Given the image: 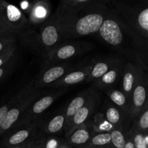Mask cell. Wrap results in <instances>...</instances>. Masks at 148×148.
I'll use <instances>...</instances> for the list:
<instances>
[{"instance_id":"23","label":"cell","mask_w":148,"mask_h":148,"mask_svg":"<svg viewBox=\"0 0 148 148\" xmlns=\"http://www.w3.org/2000/svg\"><path fill=\"white\" fill-rule=\"evenodd\" d=\"M91 124L94 132L110 133L115 127L106 119L101 111L95 112L93 114L91 119Z\"/></svg>"},{"instance_id":"20","label":"cell","mask_w":148,"mask_h":148,"mask_svg":"<svg viewBox=\"0 0 148 148\" xmlns=\"http://www.w3.org/2000/svg\"><path fill=\"white\" fill-rule=\"evenodd\" d=\"M101 112L105 116L106 119L115 127H127V122H130V119L125 112L117 107L112 103L106 102L103 106Z\"/></svg>"},{"instance_id":"5","label":"cell","mask_w":148,"mask_h":148,"mask_svg":"<svg viewBox=\"0 0 148 148\" xmlns=\"http://www.w3.org/2000/svg\"><path fill=\"white\" fill-rule=\"evenodd\" d=\"M119 17L120 16L111 8L98 31V34L106 43L115 47L122 46L125 40L124 33L130 27L126 23H120Z\"/></svg>"},{"instance_id":"2","label":"cell","mask_w":148,"mask_h":148,"mask_svg":"<svg viewBox=\"0 0 148 148\" xmlns=\"http://www.w3.org/2000/svg\"><path fill=\"white\" fill-rule=\"evenodd\" d=\"M111 8L136 33L148 39V0H109Z\"/></svg>"},{"instance_id":"1","label":"cell","mask_w":148,"mask_h":148,"mask_svg":"<svg viewBox=\"0 0 148 148\" xmlns=\"http://www.w3.org/2000/svg\"><path fill=\"white\" fill-rule=\"evenodd\" d=\"M111 8L110 4L72 5L60 2L54 14L63 40L97 34Z\"/></svg>"},{"instance_id":"19","label":"cell","mask_w":148,"mask_h":148,"mask_svg":"<svg viewBox=\"0 0 148 148\" xmlns=\"http://www.w3.org/2000/svg\"><path fill=\"white\" fill-rule=\"evenodd\" d=\"M98 90L94 85L89 87L85 90L79 92L75 98L71 101V102L64 108V114L66 117V123L82 108L85 105L87 102L89 101L90 98L94 95Z\"/></svg>"},{"instance_id":"33","label":"cell","mask_w":148,"mask_h":148,"mask_svg":"<svg viewBox=\"0 0 148 148\" xmlns=\"http://www.w3.org/2000/svg\"><path fill=\"white\" fill-rule=\"evenodd\" d=\"M18 37L15 36L0 37V53L11 45L17 43Z\"/></svg>"},{"instance_id":"14","label":"cell","mask_w":148,"mask_h":148,"mask_svg":"<svg viewBox=\"0 0 148 148\" xmlns=\"http://www.w3.org/2000/svg\"><path fill=\"white\" fill-rule=\"evenodd\" d=\"M93 64L86 65L83 67L74 68L72 70L64 75L63 77L51 85L50 87L56 89L62 88H67L71 85H75L85 81L90 72Z\"/></svg>"},{"instance_id":"27","label":"cell","mask_w":148,"mask_h":148,"mask_svg":"<svg viewBox=\"0 0 148 148\" xmlns=\"http://www.w3.org/2000/svg\"><path fill=\"white\" fill-rule=\"evenodd\" d=\"M129 132L132 136L135 148H147L145 140V133L136 130L132 126L131 128L129 129Z\"/></svg>"},{"instance_id":"37","label":"cell","mask_w":148,"mask_h":148,"mask_svg":"<svg viewBox=\"0 0 148 148\" xmlns=\"http://www.w3.org/2000/svg\"><path fill=\"white\" fill-rule=\"evenodd\" d=\"M58 148H72V146L69 145L64 139Z\"/></svg>"},{"instance_id":"22","label":"cell","mask_w":148,"mask_h":148,"mask_svg":"<svg viewBox=\"0 0 148 148\" xmlns=\"http://www.w3.org/2000/svg\"><path fill=\"white\" fill-rule=\"evenodd\" d=\"M103 92L108 96L111 102L116 106L117 107L121 108L124 112L127 114L129 117L130 101L126 94L121 90L116 89L114 87L106 88L104 90Z\"/></svg>"},{"instance_id":"4","label":"cell","mask_w":148,"mask_h":148,"mask_svg":"<svg viewBox=\"0 0 148 148\" xmlns=\"http://www.w3.org/2000/svg\"><path fill=\"white\" fill-rule=\"evenodd\" d=\"M30 25L24 13L12 4L3 0L0 3V37H19L28 32Z\"/></svg>"},{"instance_id":"7","label":"cell","mask_w":148,"mask_h":148,"mask_svg":"<svg viewBox=\"0 0 148 148\" xmlns=\"http://www.w3.org/2000/svg\"><path fill=\"white\" fill-rule=\"evenodd\" d=\"M37 40L46 57L63 41L55 14H51L40 25Z\"/></svg>"},{"instance_id":"10","label":"cell","mask_w":148,"mask_h":148,"mask_svg":"<svg viewBox=\"0 0 148 148\" xmlns=\"http://www.w3.org/2000/svg\"><path fill=\"white\" fill-rule=\"evenodd\" d=\"M99 90L94 93L89 101L82 106L67 122L64 127V134L70 132L76 127L88 122L91 120L93 114L96 112L101 103V95Z\"/></svg>"},{"instance_id":"17","label":"cell","mask_w":148,"mask_h":148,"mask_svg":"<svg viewBox=\"0 0 148 148\" xmlns=\"http://www.w3.org/2000/svg\"><path fill=\"white\" fill-rule=\"evenodd\" d=\"M27 14L30 25H40L51 15V4L49 0H34Z\"/></svg>"},{"instance_id":"25","label":"cell","mask_w":148,"mask_h":148,"mask_svg":"<svg viewBox=\"0 0 148 148\" xmlns=\"http://www.w3.org/2000/svg\"><path fill=\"white\" fill-rule=\"evenodd\" d=\"M127 127H114L110 132L112 148H123L127 141Z\"/></svg>"},{"instance_id":"8","label":"cell","mask_w":148,"mask_h":148,"mask_svg":"<svg viewBox=\"0 0 148 148\" xmlns=\"http://www.w3.org/2000/svg\"><path fill=\"white\" fill-rule=\"evenodd\" d=\"M41 119L42 118H40L24 125L16 127L6 133L0 140V148L18 145L31 140L39 132Z\"/></svg>"},{"instance_id":"30","label":"cell","mask_w":148,"mask_h":148,"mask_svg":"<svg viewBox=\"0 0 148 148\" xmlns=\"http://www.w3.org/2000/svg\"><path fill=\"white\" fill-rule=\"evenodd\" d=\"M60 2L72 5H90V4H110L109 0H60Z\"/></svg>"},{"instance_id":"38","label":"cell","mask_w":148,"mask_h":148,"mask_svg":"<svg viewBox=\"0 0 148 148\" xmlns=\"http://www.w3.org/2000/svg\"><path fill=\"white\" fill-rule=\"evenodd\" d=\"M145 140L146 145L148 147V134H145Z\"/></svg>"},{"instance_id":"6","label":"cell","mask_w":148,"mask_h":148,"mask_svg":"<svg viewBox=\"0 0 148 148\" xmlns=\"http://www.w3.org/2000/svg\"><path fill=\"white\" fill-rule=\"evenodd\" d=\"M66 91H67V88H62L52 92H46V93L43 92L40 96L38 97L29 105L20 118V121L14 126V127L24 125L27 123L42 118L43 113Z\"/></svg>"},{"instance_id":"28","label":"cell","mask_w":148,"mask_h":148,"mask_svg":"<svg viewBox=\"0 0 148 148\" xmlns=\"http://www.w3.org/2000/svg\"><path fill=\"white\" fill-rule=\"evenodd\" d=\"M17 49V43L11 45L7 47L5 50L0 53V66L5 64L16 53Z\"/></svg>"},{"instance_id":"24","label":"cell","mask_w":148,"mask_h":148,"mask_svg":"<svg viewBox=\"0 0 148 148\" xmlns=\"http://www.w3.org/2000/svg\"><path fill=\"white\" fill-rule=\"evenodd\" d=\"M85 148H112L109 132H93Z\"/></svg>"},{"instance_id":"3","label":"cell","mask_w":148,"mask_h":148,"mask_svg":"<svg viewBox=\"0 0 148 148\" xmlns=\"http://www.w3.org/2000/svg\"><path fill=\"white\" fill-rule=\"evenodd\" d=\"M43 92L41 89L35 88L33 81L26 84L18 92H17V98L7 111L1 124L0 129V137L14 128L29 105Z\"/></svg>"},{"instance_id":"32","label":"cell","mask_w":148,"mask_h":148,"mask_svg":"<svg viewBox=\"0 0 148 148\" xmlns=\"http://www.w3.org/2000/svg\"><path fill=\"white\" fill-rule=\"evenodd\" d=\"M16 98H17V93L0 107V129H1V124H2L3 121H4V118L6 116V114H7V111L10 109V107L12 106V105L14 103Z\"/></svg>"},{"instance_id":"39","label":"cell","mask_w":148,"mask_h":148,"mask_svg":"<svg viewBox=\"0 0 148 148\" xmlns=\"http://www.w3.org/2000/svg\"><path fill=\"white\" fill-rule=\"evenodd\" d=\"M2 1H3V0H0V3H1Z\"/></svg>"},{"instance_id":"13","label":"cell","mask_w":148,"mask_h":148,"mask_svg":"<svg viewBox=\"0 0 148 148\" xmlns=\"http://www.w3.org/2000/svg\"><path fill=\"white\" fill-rule=\"evenodd\" d=\"M143 71L145 70L141 66L132 62L124 63L123 66L121 77V90L128 97L130 101L133 89Z\"/></svg>"},{"instance_id":"29","label":"cell","mask_w":148,"mask_h":148,"mask_svg":"<svg viewBox=\"0 0 148 148\" xmlns=\"http://www.w3.org/2000/svg\"><path fill=\"white\" fill-rule=\"evenodd\" d=\"M16 59H17V55H16V53H14V56L5 64L0 66V82L2 81L9 74H10V72L14 69Z\"/></svg>"},{"instance_id":"15","label":"cell","mask_w":148,"mask_h":148,"mask_svg":"<svg viewBox=\"0 0 148 148\" xmlns=\"http://www.w3.org/2000/svg\"><path fill=\"white\" fill-rule=\"evenodd\" d=\"M93 132L91 120H90L88 122L74 129L70 132L64 134V139L72 147L85 148Z\"/></svg>"},{"instance_id":"34","label":"cell","mask_w":148,"mask_h":148,"mask_svg":"<svg viewBox=\"0 0 148 148\" xmlns=\"http://www.w3.org/2000/svg\"><path fill=\"white\" fill-rule=\"evenodd\" d=\"M45 134L40 132L39 130L36 136L33 137L30 140V147L29 148H44V138Z\"/></svg>"},{"instance_id":"18","label":"cell","mask_w":148,"mask_h":148,"mask_svg":"<svg viewBox=\"0 0 148 148\" xmlns=\"http://www.w3.org/2000/svg\"><path fill=\"white\" fill-rule=\"evenodd\" d=\"M124 64V62L120 59L106 73L104 74L101 78L93 82L92 85H94L100 91H103L106 88L114 87L116 84L121 79Z\"/></svg>"},{"instance_id":"35","label":"cell","mask_w":148,"mask_h":148,"mask_svg":"<svg viewBox=\"0 0 148 148\" xmlns=\"http://www.w3.org/2000/svg\"><path fill=\"white\" fill-rule=\"evenodd\" d=\"M123 148H135L134 142H133L132 138V136L130 135V132H129V130L128 131H127V141H126L125 145L124 146V147Z\"/></svg>"},{"instance_id":"16","label":"cell","mask_w":148,"mask_h":148,"mask_svg":"<svg viewBox=\"0 0 148 148\" xmlns=\"http://www.w3.org/2000/svg\"><path fill=\"white\" fill-rule=\"evenodd\" d=\"M65 124L64 108H62L47 119L42 118L39 130L45 135H57L64 132Z\"/></svg>"},{"instance_id":"36","label":"cell","mask_w":148,"mask_h":148,"mask_svg":"<svg viewBox=\"0 0 148 148\" xmlns=\"http://www.w3.org/2000/svg\"><path fill=\"white\" fill-rule=\"evenodd\" d=\"M30 140L26 142V143H23L21 145H18L12 146V147H10L8 148H29L30 147Z\"/></svg>"},{"instance_id":"21","label":"cell","mask_w":148,"mask_h":148,"mask_svg":"<svg viewBox=\"0 0 148 148\" xmlns=\"http://www.w3.org/2000/svg\"><path fill=\"white\" fill-rule=\"evenodd\" d=\"M119 59L109 58L106 60L98 62L92 64L90 72L88 75L85 81L88 83H93L95 81L101 78L105 73H106L115 64L119 61Z\"/></svg>"},{"instance_id":"26","label":"cell","mask_w":148,"mask_h":148,"mask_svg":"<svg viewBox=\"0 0 148 148\" xmlns=\"http://www.w3.org/2000/svg\"><path fill=\"white\" fill-rule=\"evenodd\" d=\"M132 127L145 134H148V99L145 106L132 121Z\"/></svg>"},{"instance_id":"31","label":"cell","mask_w":148,"mask_h":148,"mask_svg":"<svg viewBox=\"0 0 148 148\" xmlns=\"http://www.w3.org/2000/svg\"><path fill=\"white\" fill-rule=\"evenodd\" d=\"M63 139L56 135H46L44 138V148H58Z\"/></svg>"},{"instance_id":"9","label":"cell","mask_w":148,"mask_h":148,"mask_svg":"<svg viewBox=\"0 0 148 148\" xmlns=\"http://www.w3.org/2000/svg\"><path fill=\"white\" fill-rule=\"evenodd\" d=\"M75 67V65L68 62L49 64L47 67L43 68L38 75L36 80L33 81V85L37 89L50 87Z\"/></svg>"},{"instance_id":"11","label":"cell","mask_w":148,"mask_h":148,"mask_svg":"<svg viewBox=\"0 0 148 148\" xmlns=\"http://www.w3.org/2000/svg\"><path fill=\"white\" fill-rule=\"evenodd\" d=\"M148 99V72L143 71L134 86L130 98L129 119L133 121L137 116Z\"/></svg>"},{"instance_id":"12","label":"cell","mask_w":148,"mask_h":148,"mask_svg":"<svg viewBox=\"0 0 148 148\" xmlns=\"http://www.w3.org/2000/svg\"><path fill=\"white\" fill-rule=\"evenodd\" d=\"M90 44L84 43H60L49 56L46 57V64L59 63L68 62L71 59L82 54L90 49Z\"/></svg>"}]
</instances>
